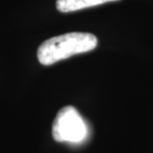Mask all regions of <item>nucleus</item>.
<instances>
[{
  "instance_id": "nucleus-1",
  "label": "nucleus",
  "mask_w": 153,
  "mask_h": 153,
  "mask_svg": "<svg viewBox=\"0 0 153 153\" xmlns=\"http://www.w3.org/2000/svg\"><path fill=\"white\" fill-rule=\"evenodd\" d=\"M97 46L94 34L71 32L46 40L39 46L37 57L40 64L50 66L74 55L93 51Z\"/></svg>"
},
{
  "instance_id": "nucleus-3",
  "label": "nucleus",
  "mask_w": 153,
  "mask_h": 153,
  "mask_svg": "<svg viewBox=\"0 0 153 153\" xmlns=\"http://www.w3.org/2000/svg\"><path fill=\"white\" fill-rule=\"evenodd\" d=\"M114 1H118V0H57L56 6L60 12L67 13V12L78 11Z\"/></svg>"
},
{
  "instance_id": "nucleus-2",
  "label": "nucleus",
  "mask_w": 153,
  "mask_h": 153,
  "mask_svg": "<svg viewBox=\"0 0 153 153\" xmlns=\"http://www.w3.org/2000/svg\"><path fill=\"white\" fill-rule=\"evenodd\" d=\"M52 135L57 142L81 143L87 138V124L74 106L61 108L54 119Z\"/></svg>"
}]
</instances>
